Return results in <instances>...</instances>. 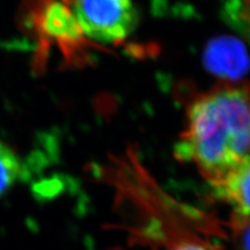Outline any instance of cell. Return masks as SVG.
I'll return each mask as SVG.
<instances>
[{
  "label": "cell",
  "instance_id": "6da1fadb",
  "mask_svg": "<svg viewBox=\"0 0 250 250\" xmlns=\"http://www.w3.org/2000/svg\"><path fill=\"white\" fill-rule=\"evenodd\" d=\"M186 127L175 145L177 160L192 164L208 182L249 161V88L223 83L188 105Z\"/></svg>",
  "mask_w": 250,
  "mask_h": 250
},
{
  "label": "cell",
  "instance_id": "7a4b0ae2",
  "mask_svg": "<svg viewBox=\"0 0 250 250\" xmlns=\"http://www.w3.org/2000/svg\"><path fill=\"white\" fill-rule=\"evenodd\" d=\"M21 28L36 41L33 66L42 72L56 48L67 65H83L90 43L81 29L70 0H26L21 7Z\"/></svg>",
  "mask_w": 250,
  "mask_h": 250
},
{
  "label": "cell",
  "instance_id": "3957f363",
  "mask_svg": "<svg viewBox=\"0 0 250 250\" xmlns=\"http://www.w3.org/2000/svg\"><path fill=\"white\" fill-rule=\"evenodd\" d=\"M88 40L104 44L123 42L138 23L132 0H70Z\"/></svg>",
  "mask_w": 250,
  "mask_h": 250
},
{
  "label": "cell",
  "instance_id": "277c9868",
  "mask_svg": "<svg viewBox=\"0 0 250 250\" xmlns=\"http://www.w3.org/2000/svg\"><path fill=\"white\" fill-rule=\"evenodd\" d=\"M203 62L208 72L223 83L239 85L248 74V54L246 45L234 36H218L206 43Z\"/></svg>",
  "mask_w": 250,
  "mask_h": 250
},
{
  "label": "cell",
  "instance_id": "5b68a950",
  "mask_svg": "<svg viewBox=\"0 0 250 250\" xmlns=\"http://www.w3.org/2000/svg\"><path fill=\"white\" fill-rule=\"evenodd\" d=\"M249 161L212 182L214 196L232 208L234 217L249 218Z\"/></svg>",
  "mask_w": 250,
  "mask_h": 250
},
{
  "label": "cell",
  "instance_id": "8992f818",
  "mask_svg": "<svg viewBox=\"0 0 250 250\" xmlns=\"http://www.w3.org/2000/svg\"><path fill=\"white\" fill-rule=\"evenodd\" d=\"M22 175V162L14 148L0 140V197L7 193Z\"/></svg>",
  "mask_w": 250,
  "mask_h": 250
},
{
  "label": "cell",
  "instance_id": "52a82bcc",
  "mask_svg": "<svg viewBox=\"0 0 250 250\" xmlns=\"http://www.w3.org/2000/svg\"><path fill=\"white\" fill-rule=\"evenodd\" d=\"M224 19L234 28L248 30V1L247 0H225Z\"/></svg>",
  "mask_w": 250,
  "mask_h": 250
},
{
  "label": "cell",
  "instance_id": "ba28073f",
  "mask_svg": "<svg viewBox=\"0 0 250 250\" xmlns=\"http://www.w3.org/2000/svg\"><path fill=\"white\" fill-rule=\"evenodd\" d=\"M213 247L208 245V242H204L203 240L197 236L188 237V239L181 240V241L174 243L169 247H167L166 250H212Z\"/></svg>",
  "mask_w": 250,
  "mask_h": 250
},
{
  "label": "cell",
  "instance_id": "9c48e42d",
  "mask_svg": "<svg viewBox=\"0 0 250 250\" xmlns=\"http://www.w3.org/2000/svg\"><path fill=\"white\" fill-rule=\"evenodd\" d=\"M114 250H117V249H114Z\"/></svg>",
  "mask_w": 250,
  "mask_h": 250
}]
</instances>
